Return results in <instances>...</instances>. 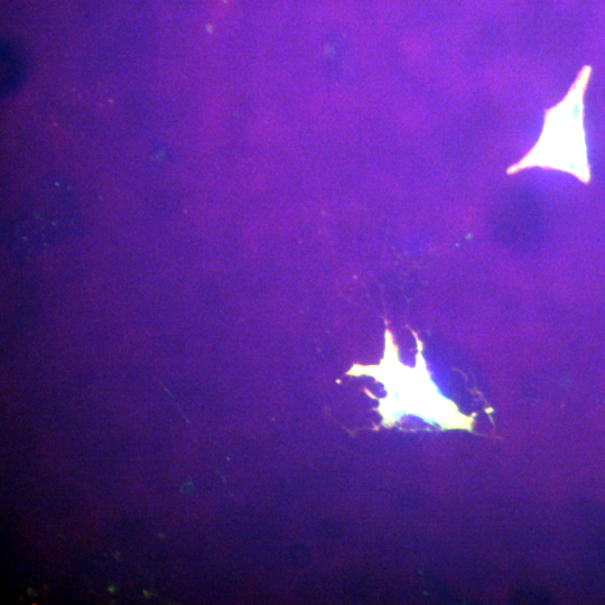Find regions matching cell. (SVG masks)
<instances>
[{
    "instance_id": "obj_1",
    "label": "cell",
    "mask_w": 605,
    "mask_h": 605,
    "mask_svg": "<svg viewBox=\"0 0 605 605\" xmlns=\"http://www.w3.org/2000/svg\"><path fill=\"white\" fill-rule=\"evenodd\" d=\"M583 80L560 105L548 111L541 141L523 161L511 167L509 173L541 166L572 173L588 182L589 167L581 121Z\"/></svg>"
},
{
    "instance_id": "obj_2",
    "label": "cell",
    "mask_w": 605,
    "mask_h": 605,
    "mask_svg": "<svg viewBox=\"0 0 605 605\" xmlns=\"http://www.w3.org/2000/svg\"><path fill=\"white\" fill-rule=\"evenodd\" d=\"M29 55L21 44L6 41L2 45V93L13 96L29 76Z\"/></svg>"
}]
</instances>
